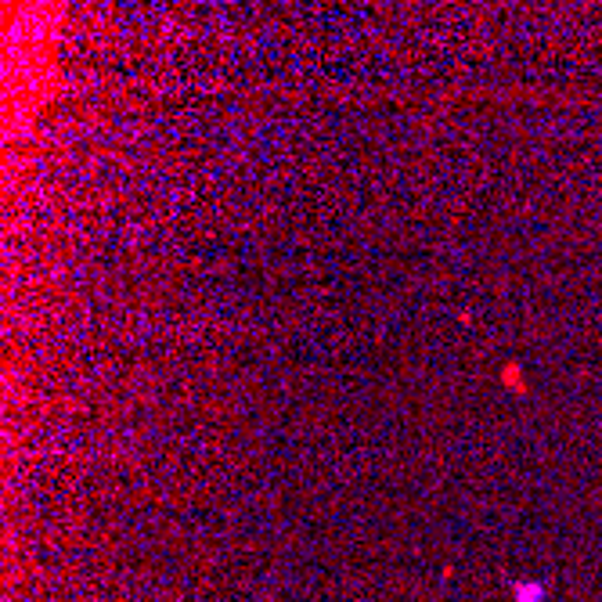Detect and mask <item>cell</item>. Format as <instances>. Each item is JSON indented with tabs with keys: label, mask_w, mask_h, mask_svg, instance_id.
I'll use <instances>...</instances> for the list:
<instances>
[{
	"label": "cell",
	"mask_w": 602,
	"mask_h": 602,
	"mask_svg": "<svg viewBox=\"0 0 602 602\" xmlns=\"http://www.w3.org/2000/svg\"><path fill=\"white\" fill-rule=\"evenodd\" d=\"M501 379H505V383H509L512 390H523V386H520V364H509V368L501 371Z\"/></svg>",
	"instance_id": "1"
}]
</instances>
